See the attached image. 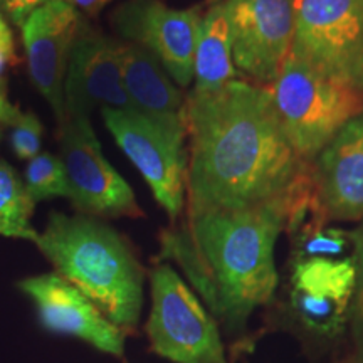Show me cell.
<instances>
[{
	"label": "cell",
	"mask_w": 363,
	"mask_h": 363,
	"mask_svg": "<svg viewBox=\"0 0 363 363\" xmlns=\"http://www.w3.org/2000/svg\"><path fill=\"white\" fill-rule=\"evenodd\" d=\"M267 91L286 138L310 163L353 118L363 115V93L328 78L293 52Z\"/></svg>",
	"instance_id": "obj_4"
},
{
	"label": "cell",
	"mask_w": 363,
	"mask_h": 363,
	"mask_svg": "<svg viewBox=\"0 0 363 363\" xmlns=\"http://www.w3.org/2000/svg\"><path fill=\"white\" fill-rule=\"evenodd\" d=\"M120 57L121 79L135 111L157 120H184L187 96L148 49L121 40Z\"/></svg>",
	"instance_id": "obj_16"
},
{
	"label": "cell",
	"mask_w": 363,
	"mask_h": 363,
	"mask_svg": "<svg viewBox=\"0 0 363 363\" xmlns=\"http://www.w3.org/2000/svg\"><path fill=\"white\" fill-rule=\"evenodd\" d=\"M17 61L16 57V49H6V48H0V81H2L4 72H6L7 66L13 65ZM2 93V91H0Z\"/></svg>",
	"instance_id": "obj_26"
},
{
	"label": "cell",
	"mask_w": 363,
	"mask_h": 363,
	"mask_svg": "<svg viewBox=\"0 0 363 363\" xmlns=\"http://www.w3.org/2000/svg\"><path fill=\"white\" fill-rule=\"evenodd\" d=\"M34 206L17 172L0 160V238L38 242L39 233L30 222Z\"/></svg>",
	"instance_id": "obj_18"
},
{
	"label": "cell",
	"mask_w": 363,
	"mask_h": 363,
	"mask_svg": "<svg viewBox=\"0 0 363 363\" xmlns=\"http://www.w3.org/2000/svg\"><path fill=\"white\" fill-rule=\"evenodd\" d=\"M120 44L83 22L67 62L66 118L89 116L94 108L133 110L121 79Z\"/></svg>",
	"instance_id": "obj_13"
},
{
	"label": "cell",
	"mask_w": 363,
	"mask_h": 363,
	"mask_svg": "<svg viewBox=\"0 0 363 363\" xmlns=\"http://www.w3.org/2000/svg\"><path fill=\"white\" fill-rule=\"evenodd\" d=\"M239 79L224 0L202 13L194 61V93H214Z\"/></svg>",
	"instance_id": "obj_17"
},
{
	"label": "cell",
	"mask_w": 363,
	"mask_h": 363,
	"mask_svg": "<svg viewBox=\"0 0 363 363\" xmlns=\"http://www.w3.org/2000/svg\"><path fill=\"white\" fill-rule=\"evenodd\" d=\"M83 22L81 12L69 2L51 0L35 9L21 26L29 78L38 93L49 103L59 125L66 120L67 62Z\"/></svg>",
	"instance_id": "obj_11"
},
{
	"label": "cell",
	"mask_w": 363,
	"mask_h": 363,
	"mask_svg": "<svg viewBox=\"0 0 363 363\" xmlns=\"http://www.w3.org/2000/svg\"><path fill=\"white\" fill-rule=\"evenodd\" d=\"M284 227L278 203L187 211L160 234L157 262H175L217 323L235 335L276 291L274 247Z\"/></svg>",
	"instance_id": "obj_2"
},
{
	"label": "cell",
	"mask_w": 363,
	"mask_h": 363,
	"mask_svg": "<svg viewBox=\"0 0 363 363\" xmlns=\"http://www.w3.org/2000/svg\"><path fill=\"white\" fill-rule=\"evenodd\" d=\"M24 185L30 199L38 203L48 199L66 197L69 195L67 189L66 172L61 158L51 153H39L29 160L24 172Z\"/></svg>",
	"instance_id": "obj_20"
},
{
	"label": "cell",
	"mask_w": 363,
	"mask_h": 363,
	"mask_svg": "<svg viewBox=\"0 0 363 363\" xmlns=\"http://www.w3.org/2000/svg\"><path fill=\"white\" fill-rule=\"evenodd\" d=\"M103 121L118 147L152 189L172 224L179 220L187 194V125L157 120L135 110L103 108Z\"/></svg>",
	"instance_id": "obj_6"
},
{
	"label": "cell",
	"mask_w": 363,
	"mask_h": 363,
	"mask_svg": "<svg viewBox=\"0 0 363 363\" xmlns=\"http://www.w3.org/2000/svg\"><path fill=\"white\" fill-rule=\"evenodd\" d=\"M66 2H69L71 6L78 9L79 12H86L88 16H94V13L101 11L106 4H110L111 0H66Z\"/></svg>",
	"instance_id": "obj_25"
},
{
	"label": "cell",
	"mask_w": 363,
	"mask_h": 363,
	"mask_svg": "<svg viewBox=\"0 0 363 363\" xmlns=\"http://www.w3.org/2000/svg\"><path fill=\"white\" fill-rule=\"evenodd\" d=\"M152 308L145 326L153 353L175 363H229L219 323L174 267L148 272Z\"/></svg>",
	"instance_id": "obj_5"
},
{
	"label": "cell",
	"mask_w": 363,
	"mask_h": 363,
	"mask_svg": "<svg viewBox=\"0 0 363 363\" xmlns=\"http://www.w3.org/2000/svg\"><path fill=\"white\" fill-rule=\"evenodd\" d=\"M59 148L67 199L78 214L104 220L143 217L133 189L103 155L89 116H71L59 125Z\"/></svg>",
	"instance_id": "obj_8"
},
{
	"label": "cell",
	"mask_w": 363,
	"mask_h": 363,
	"mask_svg": "<svg viewBox=\"0 0 363 363\" xmlns=\"http://www.w3.org/2000/svg\"><path fill=\"white\" fill-rule=\"evenodd\" d=\"M234 65L247 81L269 88L294 39V0H224Z\"/></svg>",
	"instance_id": "obj_9"
},
{
	"label": "cell",
	"mask_w": 363,
	"mask_h": 363,
	"mask_svg": "<svg viewBox=\"0 0 363 363\" xmlns=\"http://www.w3.org/2000/svg\"><path fill=\"white\" fill-rule=\"evenodd\" d=\"M0 48L13 49V35L7 21L0 17Z\"/></svg>",
	"instance_id": "obj_27"
},
{
	"label": "cell",
	"mask_w": 363,
	"mask_h": 363,
	"mask_svg": "<svg viewBox=\"0 0 363 363\" xmlns=\"http://www.w3.org/2000/svg\"><path fill=\"white\" fill-rule=\"evenodd\" d=\"M294 257H350L355 256V233L331 227L330 224H310L294 230Z\"/></svg>",
	"instance_id": "obj_19"
},
{
	"label": "cell",
	"mask_w": 363,
	"mask_h": 363,
	"mask_svg": "<svg viewBox=\"0 0 363 363\" xmlns=\"http://www.w3.org/2000/svg\"><path fill=\"white\" fill-rule=\"evenodd\" d=\"M22 115V111L16 104L9 103L6 94L0 93V125H9L11 126L13 121Z\"/></svg>",
	"instance_id": "obj_24"
},
{
	"label": "cell",
	"mask_w": 363,
	"mask_h": 363,
	"mask_svg": "<svg viewBox=\"0 0 363 363\" xmlns=\"http://www.w3.org/2000/svg\"><path fill=\"white\" fill-rule=\"evenodd\" d=\"M291 52L363 93V0H294Z\"/></svg>",
	"instance_id": "obj_7"
},
{
	"label": "cell",
	"mask_w": 363,
	"mask_h": 363,
	"mask_svg": "<svg viewBox=\"0 0 363 363\" xmlns=\"http://www.w3.org/2000/svg\"><path fill=\"white\" fill-rule=\"evenodd\" d=\"M355 233V291L350 308V326L355 343V357L352 363H363V220Z\"/></svg>",
	"instance_id": "obj_21"
},
{
	"label": "cell",
	"mask_w": 363,
	"mask_h": 363,
	"mask_svg": "<svg viewBox=\"0 0 363 363\" xmlns=\"http://www.w3.org/2000/svg\"><path fill=\"white\" fill-rule=\"evenodd\" d=\"M51 0H0V17L13 26H22L27 17L33 13L35 9L43 7L44 4Z\"/></svg>",
	"instance_id": "obj_23"
},
{
	"label": "cell",
	"mask_w": 363,
	"mask_h": 363,
	"mask_svg": "<svg viewBox=\"0 0 363 363\" xmlns=\"http://www.w3.org/2000/svg\"><path fill=\"white\" fill-rule=\"evenodd\" d=\"M201 21L199 7L174 9L162 0H126L111 12V26L120 39L148 49L180 88L194 83Z\"/></svg>",
	"instance_id": "obj_10"
},
{
	"label": "cell",
	"mask_w": 363,
	"mask_h": 363,
	"mask_svg": "<svg viewBox=\"0 0 363 363\" xmlns=\"http://www.w3.org/2000/svg\"><path fill=\"white\" fill-rule=\"evenodd\" d=\"M17 286L33 299L45 330L83 340L99 352L123 358L125 331L113 325L86 294L57 272L30 276Z\"/></svg>",
	"instance_id": "obj_12"
},
{
	"label": "cell",
	"mask_w": 363,
	"mask_h": 363,
	"mask_svg": "<svg viewBox=\"0 0 363 363\" xmlns=\"http://www.w3.org/2000/svg\"><path fill=\"white\" fill-rule=\"evenodd\" d=\"M35 247L126 337L136 333L145 269L123 234L98 217L51 212Z\"/></svg>",
	"instance_id": "obj_3"
},
{
	"label": "cell",
	"mask_w": 363,
	"mask_h": 363,
	"mask_svg": "<svg viewBox=\"0 0 363 363\" xmlns=\"http://www.w3.org/2000/svg\"><path fill=\"white\" fill-rule=\"evenodd\" d=\"M187 211L288 206L310 175L286 138L269 91L234 79L187 94Z\"/></svg>",
	"instance_id": "obj_1"
},
{
	"label": "cell",
	"mask_w": 363,
	"mask_h": 363,
	"mask_svg": "<svg viewBox=\"0 0 363 363\" xmlns=\"http://www.w3.org/2000/svg\"><path fill=\"white\" fill-rule=\"evenodd\" d=\"M0 138H2V133H0Z\"/></svg>",
	"instance_id": "obj_28"
},
{
	"label": "cell",
	"mask_w": 363,
	"mask_h": 363,
	"mask_svg": "<svg viewBox=\"0 0 363 363\" xmlns=\"http://www.w3.org/2000/svg\"><path fill=\"white\" fill-rule=\"evenodd\" d=\"M318 202L328 222L363 220V115L353 118L311 162Z\"/></svg>",
	"instance_id": "obj_15"
},
{
	"label": "cell",
	"mask_w": 363,
	"mask_h": 363,
	"mask_svg": "<svg viewBox=\"0 0 363 363\" xmlns=\"http://www.w3.org/2000/svg\"><path fill=\"white\" fill-rule=\"evenodd\" d=\"M11 147L21 160H33L43 147L44 126L34 113H22L11 125Z\"/></svg>",
	"instance_id": "obj_22"
},
{
	"label": "cell",
	"mask_w": 363,
	"mask_h": 363,
	"mask_svg": "<svg viewBox=\"0 0 363 363\" xmlns=\"http://www.w3.org/2000/svg\"><path fill=\"white\" fill-rule=\"evenodd\" d=\"M355 256L298 257L291 271V305L308 330L335 337L350 320Z\"/></svg>",
	"instance_id": "obj_14"
}]
</instances>
